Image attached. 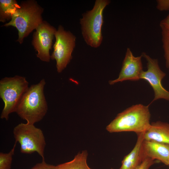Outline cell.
Listing matches in <instances>:
<instances>
[{
	"mask_svg": "<svg viewBox=\"0 0 169 169\" xmlns=\"http://www.w3.org/2000/svg\"><path fill=\"white\" fill-rule=\"evenodd\" d=\"M12 17L11 20L4 26L16 27L18 31L17 40L20 44L24 38L43 22L41 14L43 9L34 1L23 2Z\"/></svg>",
	"mask_w": 169,
	"mask_h": 169,
	"instance_id": "4",
	"label": "cell"
},
{
	"mask_svg": "<svg viewBox=\"0 0 169 169\" xmlns=\"http://www.w3.org/2000/svg\"><path fill=\"white\" fill-rule=\"evenodd\" d=\"M25 77L16 75L5 77L0 81V96L4 103L0 115L2 119L8 120L9 115L15 112L22 97L28 88Z\"/></svg>",
	"mask_w": 169,
	"mask_h": 169,
	"instance_id": "5",
	"label": "cell"
},
{
	"mask_svg": "<svg viewBox=\"0 0 169 169\" xmlns=\"http://www.w3.org/2000/svg\"><path fill=\"white\" fill-rule=\"evenodd\" d=\"M151 114L149 105H134L118 114L106 127L110 133L145 132L150 127Z\"/></svg>",
	"mask_w": 169,
	"mask_h": 169,
	"instance_id": "2",
	"label": "cell"
},
{
	"mask_svg": "<svg viewBox=\"0 0 169 169\" xmlns=\"http://www.w3.org/2000/svg\"><path fill=\"white\" fill-rule=\"evenodd\" d=\"M29 169H58V168L57 165L48 164L44 160H43L42 162L37 163Z\"/></svg>",
	"mask_w": 169,
	"mask_h": 169,
	"instance_id": "18",
	"label": "cell"
},
{
	"mask_svg": "<svg viewBox=\"0 0 169 169\" xmlns=\"http://www.w3.org/2000/svg\"><path fill=\"white\" fill-rule=\"evenodd\" d=\"M154 163V160L146 157L135 169H149Z\"/></svg>",
	"mask_w": 169,
	"mask_h": 169,
	"instance_id": "19",
	"label": "cell"
},
{
	"mask_svg": "<svg viewBox=\"0 0 169 169\" xmlns=\"http://www.w3.org/2000/svg\"><path fill=\"white\" fill-rule=\"evenodd\" d=\"M156 2V8L159 11L169 10V0H158Z\"/></svg>",
	"mask_w": 169,
	"mask_h": 169,
	"instance_id": "20",
	"label": "cell"
},
{
	"mask_svg": "<svg viewBox=\"0 0 169 169\" xmlns=\"http://www.w3.org/2000/svg\"><path fill=\"white\" fill-rule=\"evenodd\" d=\"M160 25L161 28L163 27L169 29V14L160 22Z\"/></svg>",
	"mask_w": 169,
	"mask_h": 169,
	"instance_id": "21",
	"label": "cell"
},
{
	"mask_svg": "<svg viewBox=\"0 0 169 169\" xmlns=\"http://www.w3.org/2000/svg\"><path fill=\"white\" fill-rule=\"evenodd\" d=\"M20 7L15 0H0V21L3 22L12 19L13 15Z\"/></svg>",
	"mask_w": 169,
	"mask_h": 169,
	"instance_id": "15",
	"label": "cell"
},
{
	"mask_svg": "<svg viewBox=\"0 0 169 169\" xmlns=\"http://www.w3.org/2000/svg\"><path fill=\"white\" fill-rule=\"evenodd\" d=\"M144 136V140L169 145V124L161 121L153 122Z\"/></svg>",
	"mask_w": 169,
	"mask_h": 169,
	"instance_id": "13",
	"label": "cell"
},
{
	"mask_svg": "<svg viewBox=\"0 0 169 169\" xmlns=\"http://www.w3.org/2000/svg\"><path fill=\"white\" fill-rule=\"evenodd\" d=\"M162 47L166 67L169 71V29L161 27Z\"/></svg>",
	"mask_w": 169,
	"mask_h": 169,
	"instance_id": "17",
	"label": "cell"
},
{
	"mask_svg": "<svg viewBox=\"0 0 169 169\" xmlns=\"http://www.w3.org/2000/svg\"><path fill=\"white\" fill-rule=\"evenodd\" d=\"M88 152L84 150L78 152L71 161L57 165L58 169H92L88 165Z\"/></svg>",
	"mask_w": 169,
	"mask_h": 169,
	"instance_id": "14",
	"label": "cell"
},
{
	"mask_svg": "<svg viewBox=\"0 0 169 169\" xmlns=\"http://www.w3.org/2000/svg\"><path fill=\"white\" fill-rule=\"evenodd\" d=\"M54 36L56 40L51 58L55 60L57 72L61 73L72 59V54L75 46L76 38L69 31L65 30L61 25L59 26Z\"/></svg>",
	"mask_w": 169,
	"mask_h": 169,
	"instance_id": "7",
	"label": "cell"
},
{
	"mask_svg": "<svg viewBox=\"0 0 169 169\" xmlns=\"http://www.w3.org/2000/svg\"><path fill=\"white\" fill-rule=\"evenodd\" d=\"M44 79L33 84L25 92L15 112L27 123L34 124L43 118L48 110V105L44 93Z\"/></svg>",
	"mask_w": 169,
	"mask_h": 169,
	"instance_id": "1",
	"label": "cell"
},
{
	"mask_svg": "<svg viewBox=\"0 0 169 169\" xmlns=\"http://www.w3.org/2000/svg\"><path fill=\"white\" fill-rule=\"evenodd\" d=\"M147 61V70L141 72L140 79L147 81L152 88L154 98L151 102L159 99L169 101V92L162 86L161 80L166 75L161 69L157 59L151 58L145 53L141 55Z\"/></svg>",
	"mask_w": 169,
	"mask_h": 169,
	"instance_id": "8",
	"label": "cell"
},
{
	"mask_svg": "<svg viewBox=\"0 0 169 169\" xmlns=\"http://www.w3.org/2000/svg\"><path fill=\"white\" fill-rule=\"evenodd\" d=\"M110 169H113V168H110Z\"/></svg>",
	"mask_w": 169,
	"mask_h": 169,
	"instance_id": "22",
	"label": "cell"
},
{
	"mask_svg": "<svg viewBox=\"0 0 169 169\" xmlns=\"http://www.w3.org/2000/svg\"><path fill=\"white\" fill-rule=\"evenodd\" d=\"M110 2L109 0H96L93 8L83 13L80 19L83 38L86 44L92 47L97 48L102 43L103 11Z\"/></svg>",
	"mask_w": 169,
	"mask_h": 169,
	"instance_id": "3",
	"label": "cell"
},
{
	"mask_svg": "<svg viewBox=\"0 0 169 169\" xmlns=\"http://www.w3.org/2000/svg\"><path fill=\"white\" fill-rule=\"evenodd\" d=\"M144 132L137 134L136 144L131 151L124 158L119 169H135L144 159L142 152V144Z\"/></svg>",
	"mask_w": 169,
	"mask_h": 169,
	"instance_id": "12",
	"label": "cell"
},
{
	"mask_svg": "<svg viewBox=\"0 0 169 169\" xmlns=\"http://www.w3.org/2000/svg\"><path fill=\"white\" fill-rule=\"evenodd\" d=\"M16 143L15 142L13 147L8 153L0 152V169H11Z\"/></svg>",
	"mask_w": 169,
	"mask_h": 169,
	"instance_id": "16",
	"label": "cell"
},
{
	"mask_svg": "<svg viewBox=\"0 0 169 169\" xmlns=\"http://www.w3.org/2000/svg\"><path fill=\"white\" fill-rule=\"evenodd\" d=\"M142 152L144 159L157 160L169 166V145L155 141L144 140Z\"/></svg>",
	"mask_w": 169,
	"mask_h": 169,
	"instance_id": "11",
	"label": "cell"
},
{
	"mask_svg": "<svg viewBox=\"0 0 169 169\" xmlns=\"http://www.w3.org/2000/svg\"><path fill=\"white\" fill-rule=\"evenodd\" d=\"M141 55L134 56L131 49L127 48L118 78L109 81L110 85L125 80L137 81L140 79L143 70Z\"/></svg>",
	"mask_w": 169,
	"mask_h": 169,
	"instance_id": "10",
	"label": "cell"
},
{
	"mask_svg": "<svg viewBox=\"0 0 169 169\" xmlns=\"http://www.w3.org/2000/svg\"><path fill=\"white\" fill-rule=\"evenodd\" d=\"M36 29L33 44L38 52L37 57L42 61L49 62L51 58L49 50L57 30L46 22H43Z\"/></svg>",
	"mask_w": 169,
	"mask_h": 169,
	"instance_id": "9",
	"label": "cell"
},
{
	"mask_svg": "<svg viewBox=\"0 0 169 169\" xmlns=\"http://www.w3.org/2000/svg\"><path fill=\"white\" fill-rule=\"evenodd\" d=\"M15 142L20 145L21 153L31 154L36 152L44 160L45 138L42 130L34 124L20 123L13 130Z\"/></svg>",
	"mask_w": 169,
	"mask_h": 169,
	"instance_id": "6",
	"label": "cell"
}]
</instances>
